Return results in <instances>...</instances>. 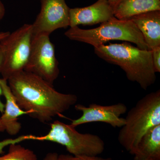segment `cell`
<instances>
[{"label": "cell", "mask_w": 160, "mask_h": 160, "mask_svg": "<svg viewBox=\"0 0 160 160\" xmlns=\"http://www.w3.org/2000/svg\"><path fill=\"white\" fill-rule=\"evenodd\" d=\"M19 106L42 123L61 115L78 102L73 94L61 93L36 75L23 71L7 80Z\"/></svg>", "instance_id": "obj_1"}, {"label": "cell", "mask_w": 160, "mask_h": 160, "mask_svg": "<svg viewBox=\"0 0 160 160\" xmlns=\"http://www.w3.org/2000/svg\"><path fill=\"white\" fill-rule=\"evenodd\" d=\"M94 49L98 57L119 66L129 81L137 83L144 90L155 82L151 50L140 49L126 42L101 45Z\"/></svg>", "instance_id": "obj_2"}, {"label": "cell", "mask_w": 160, "mask_h": 160, "mask_svg": "<svg viewBox=\"0 0 160 160\" xmlns=\"http://www.w3.org/2000/svg\"><path fill=\"white\" fill-rule=\"evenodd\" d=\"M118 139L133 155L140 140L146 132L160 125V90L151 92L138 100L127 113Z\"/></svg>", "instance_id": "obj_3"}, {"label": "cell", "mask_w": 160, "mask_h": 160, "mask_svg": "<svg viewBox=\"0 0 160 160\" xmlns=\"http://www.w3.org/2000/svg\"><path fill=\"white\" fill-rule=\"evenodd\" d=\"M65 35L69 39L89 44L94 48L118 40L133 43L140 49L149 50L142 35L131 20L118 19L114 17L94 29L71 27Z\"/></svg>", "instance_id": "obj_4"}, {"label": "cell", "mask_w": 160, "mask_h": 160, "mask_svg": "<svg viewBox=\"0 0 160 160\" xmlns=\"http://www.w3.org/2000/svg\"><path fill=\"white\" fill-rule=\"evenodd\" d=\"M29 140L49 141L66 147L74 156H98L105 150L104 141L97 135L80 133L71 125L54 121L48 133L42 136L29 135Z\"/></svg>", "instance_id": "obj_5"}, {"label": "cell", "mask_w": 160, "mask_h": 160, "mask_svg": "<svg viewBox=\"0 0 160 160\" xmlns=\"http://www.w3.org/2000/svg\"><path fill=\"white\" fill-rule=\"evenodd\" d=\"M33 39L32 24H24L0 41V74L8 80L25 70Z\"/></svg>", "instance_id": "obj_6"}, {"label": "cell", "mask_w": 160, "mask_h": 160, "mask_svg": "<svg viewBox=\"0 0 160 160\" xmlns=\"http://www.w3.org/2000/svg\"><path fill=\"white\" fill-rule=\"evenodd\" d=\"M55 50L49 36L33 37L29 59L24 71L29 72L53 85L60 73Z\"/></svg>", "instance_id": "obj_7"}, {"label": "cell", "mask_w": 160, "mask_h": 160, "mask_svg": "<svg viewBox=\"0 0 160 160\" xmlns=\"http://www.w3.org/2000/svg\"><path fill=\"white\" fill-rule=\"evenodd\" d=\"M41 10L32 26L33 37L49 36L57 29L69 26V9L65 0H40Z\"/></svg>", "instance_id": "obj_8"}, {"label": "cell", "mask_w": 160, "mask_h": 160, "mask_svg": "<svg viewBox=\"0 0 160 160\" xmlns=\"http://www.w3.org/2000/svg\"><path fill=\"white\" fill-rule=\"evenodd\" d=\"M77 111H81L80 118L72 120L70 125L76 127L86 123L100 122L106 123L113 128L122 127L125 123V118H122L127 111V107L122 103L109 106H102L93 103L88 106L81 104L75 106Z\"/></svg>", "instance_id": "obj_9"}, {"label": "cell", "mask_w": 160, "mask_h": 160, "mask_svg": "<svg viewBox=\"0 0 160 160\" xmlns=\"http://www.w3.org/2000/svg\"><path fill=\"white\" fill-rule=\"evenodd\" d=\"M114 9L106 0H98L82 8L69 9V28L105 22L114 16Z\"/></svg>", "instance_id": "obj_10"}, {"label": "cell", "mask_w": 160, "mask_h": 160, "mask_svg": "<svg viewBox=\"0 0 160 160\" xmlns=\"http://www.w3.org/2000/svg\"><path fill=\"white\" fill-rule=\"evenodd\" d=\"M0 85L6 100L5 110L0 120L7 132L11 135H15L22 129L21 123L18 122V118L24 115H28L29 112L21 109L18 105L7 80L0 78Z\"/></svg>", "instance_id": "obj_11"}, {"label": "cell", "mask_w": 160, "mask_h": 160, "mask_svg": "<svg viewBox=\"0 0 160 160\" xmlns=\"http://www.w3.org/2000/svg\"><path fill=\"white\" fill-rule=\"evenodd\" d=\"M129 20L142 35L149 50L160 47V10L138 15Z\"/></svg>", "instance_id": "obj_12"}, {"label": "cell", "mask_w": 160, "mask_h": 160, "mask_svg": "<svg viewBox=\"0 0 160 160\" xmlns=\"http://www.w3.org/2000/svg\"><path fill=\"white\" fill-rule=\"evenodd\" d=\"M133 155L134 160H160V125L143 136Z\"/></svg>", "instance_id": "obj_13"}, {"label": "cell", "mask_w": 160, "mask_h": 160, "mask_svg": "<svg viewBox=\"0 0 160 160\" xmlns=\"http://www.w3.org/2000/svg\"><path fill=\"white\" fill-rule=\"evenodd\" d=\"M160 10V0H124L114 9V16L120 20L149 12Z\"/></svg>", "instance_id": "obj_14"}, {"label": "cell", "mask_w": 160, "mask_h": 160, "mask_svg": "<svg viewBox=\"0 0 160 160\" xmlns=\"http://www.w3.org/2000/svg\"><path fill=\"white\" fill-rule=\"evenodd\" d=\"M0 160H38V157L32 150L14 143L9 145L7 154L0 156Z\"/></svg>", "instance_id": "obj_15"}, {"label": "cell", "mask_w": 160, "mask_h": 160, "mask_svg": "<svg viewBox=\"0 0 160 160\" xmlns=\"http://www.w3.org/2000/svg\"><path fill=\"white\" fill-rule=\"evenodd\" d=\"M58 160H112L110 158H103L90 156H74L71 154L58 155Z\"/></svg>", "instance_id": "obj_16"}, {"label": "cell", "mask_w": 160, "mask_h": 160, "mask_svg": "<svg viewBox=\"0 0 160 160\" xmlns=\"http://www.w3.org/2000/svg\"><path fill=\"white\" fill-rule=\"evenodd\" d=\"M152 62L155 72H160V47L151 50Z\"/></svg>", "instance_id": "obj_17"}, {"label": "cell", "mask_w": 160, "mask_h": 160, "mask_svg": "<svg viewBox=\"0 0 160 160\" xmlns=\"http://www.w3.org/2000/svg\"><path fill=\"white\" fill-rule=\"evenodd\" d=\"M5 131V128L3 126L0 120V132ZM14 140L13 139H6L0 142V154H3L4 153V149L6 146H9V145L14 143Z\"/></svg>", "instance_id": "obj_18"}, {"label": "cell", "mask_w": 160, "mask_h": 160, "mask_svg": "<svg viewBox=\"0 0 160 160\" xmlns=\"http://www.w3.org/2000/svg\"><path fill=\"white\" fill-rule=\"evenodd\" d=\"M58 155L57 152H49L46 155L43 160H58Z\"/></svg>", "instance_id": "obj_19"}, {"label": "cell", "mask_w": 160, "mask_h": 160, "mask_svg": "<svg viewBox=\"0 0 160 160\" xmlns=\"http://www.w3.org/2000/svg\"><path fill=\"white\" fill-rule=\"evenodd\" d=\"M106 1L115 9L124 0H106Z\"/></svg>", "instance_id": "obj_20"}, {"label": "cell", "mask_w": 160, "mask_h": 160, "mask_svg": "<svg viewBox=\"0 0 160 160\" xmlns=\"http://www.w3.org/2000/svg\"><path fill=\"white\" fill-rule=\"evenodd\" d=\"M1 57L0 55V66H1ZM3 92L2 90V87L0 85V112L2 113L4 112V110H5V105L2 102L1 100V96L2 95Z\"/></svg>", "instance_id": "obj_21"}, {"label": "cell", "mask_w": 160, "mask_h": 160, "mask_svg": "<svg viewBox=\"0 0 160 160\" xmlns=\"http://www.w3.org/2000/svg\"><path fill=\"white\" fill-rule=\"evenodd\" d=\"M6 9L5 6L1 0H0V21H1L5 15Z\"/></svg>", "instance_id": "obj_22"}, {"label": "cell", "mask_w": 160, "mask_h": 160, "mask_svg": "<svg viewBox=\"0 0 160 160\" xmlns=\"http://www.w3.org/2000/svg\"><path fill=\"white\" fill-rule=\"evenodd\" d=\"M10 33V32L8 31L0 32V41L6 38Z\"/></svg>", "instance_id": "obj_23"}]
</instances>
